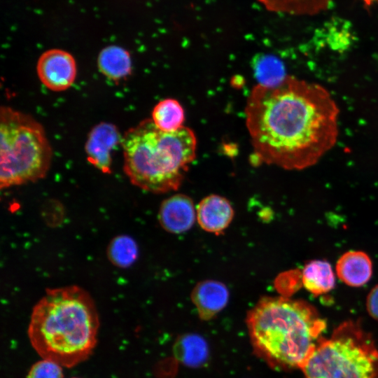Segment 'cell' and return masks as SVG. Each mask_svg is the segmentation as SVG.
I'll return each mask as SVG.
<instances>
[{
  "mask_svg": "<svg viewBox=\"0 0 378 378\" xmlns=\"http://www.w3.org/2000/svg\"><path fill=\"white\" fill-rule=\"evenodd\" d=\"M99 327L93 299L74 285L46 290L33 307L27 333L43 359L71 368L91 355Z\"/></svg>",
  "mask_w": 378,
  "mask_h": 378,
  "instance_id": "obj_2",
  "label": "cell"
},
{
  "mask_svg": "<svg viewBox=\"0 0 378 378\" xmlns=\"http://www.w3.org/2000/svg\"><path fill=\"white\" fill-rule=\"evenodd\" d=\"M107 253L113 265L125 267L131 265L136 259L138 248L132 238L120 235L111 241Z\"/></svg>",
  "mask_w": 378,
  "mask_h": 378,
  "instance_id": "obj_18",
  "label": "cell"
},
{
  "mask_svg": "<svg viewBox=\"0 0 378 378\" xmlns=\"http://www.w3.org/2000/svg\"><path fill=\"white\" fill-rule=\"evenodd\" d=\"M302 284L314 295L330 291L335 286V275L330 264L316 260L307 263L302 271Z\"/></svg>",
  "mask_w": 378,
  "mask_h": 378,
  "instance_id": "obj_14",
  "label": "cell"
},
{
  "mask_svg": "<svg viewBox=\"0 0 378 378\" xmlns=\"http://www.w3.org/2000/svg\"><path fill=\"white\" fill-rule=\"evenodd\" d=\"M253 69L258 84L265 86L276 85L287 76L281 61L270 55L257 56L253 59Z\"/></svg>",
  "mask_w": 378,
  "mask_h": 378,
  "instance_id": "obj_17",
  "label": "cell"
},
{
  "mask_svg": "<svg viewBox=\"0 0 378 378\" xmlns=\"http://www.w3.org/2000/svg\"><path fill=\"white\" fill-rule=\"evenodd\" d=\"M196 212L192 200L183 194L174 195L161 204L158 218L162 227L172 233L188 231L194 224Z\"/></svg>",
  "mask_w": 378,
  "mask_h": 378,
  "instance_id": "obj_9",
  "label": "cell"
},
{
  "mask_svg": "<svg viewBox=\"0 0 378 378\" xmlns=\"http://www.w3.org/2000/svg\"><path fill=\"white\" fill-rule=\"evenodd\" d=\"M120 144L124 172L130 182L144 190L163 193L179 188L196 157L197 142L188 127L164 132L146 119L130 128Z\"/></svg>",
  "mask_w": 378,
  "mask_h": 378,
  "instance_id": "obj_4",
  "label": "cell"
},
{
  "mask_svg": "<svg viewBox=\"0 0 378 378\" xmlns=\"http://www.w3.org/2000/svg\"><path fill=\"white\" fill-rule=\"evenodd\" d=\"M371 1H372V0H368V2Z\"/></svg>",
  "mask_w": 378,
  "mask_h": 378,
  "instance_id": "obj_23",
  "label": "cell"
},
{
  "mask_svg": "<svg viewBox=\"0 0 378 378\" xmlns=\"http://www.w3.org/2000/svg\"><path fill=\"white\" fill-rule=\"evenodd\" d=\"M304 378H378V349L359 323H341L301 369Z\"/></svg>",
  "mask_w": 378,
  "mask_h": 378,
  "instance_id": "obj_6",
  "label": "cell"
},
{
  "mask_svg": "<svg viewBox=\"0 0 378 378\" xmlns=\"http://www.w3.org/2000/svg\"><path fill=\"white\" fill-rule=\"evenodd\" d=\"M122 137L117 127L110 122H102L90 132L85 145L88 162L102 172L108 174L111 171L113 150Z\"/></svg>",
  "mask_w": 378,
  "mask_h": 378,
  "instance_id": "obj_8",
  "label": "cell"
},
{
  "mask_svg": "<svg viewBox=\"0 0 378 378\" xmlns=\"http://www.w3.org/2000/svg\"><path fill=\"white\" fill-rule=\"evenodd\" d=\"M150 119L159 130L174 132L184 126V109L176 99L167 98L155 104Z\"/></svg>",
  "mask_w": 378,
  "mask_h": 378,
  "instance_id": "obj_15",
  "label": "cell"
},
{
  "mask_svg": "<svg viewBox=\"0 0 378 378\" xmlns=\"http://www.w3.org/2000/svg\"><path fill=\"white\" fill-rule=\"evenodd\" d=\"M27 378H63L62 366L42 358L31 366Z\"/></svg>",
  "mask_w": 378,
  "mask_h": 378,
  "instance_id": "obj_20",
  "label": "cell"
},
{
  "mask_svg": "<svg viewBox=\"0 0 378 378\" xmlns=\"http://www.w3.org/2000/svg\"><path fill=\"white\" fill-rule=\"evenodd\" d=\"M75 378V377H74Z\"/></svg>",
  "mask_w": 378,
  "mask_h": 378,
  "instance_id": "obj_24",
  "label": "cell"
},
{
  "mask_svg": "<svg viewBox=\"0 0 378 378\" xmlns=\"http://www.w3.org/2000/svg\"><path fill=\"white\" fill-rule=\"evenodd\" d=\"M246 323L255 351L279 369H302L326 329L312 304L284 296L260 299L248 312Z\"/></svg>",
  "mask_w": 378,
  "mask_h": 378,
  "instance_id": "obj_3",
  "label": "cell"
},
{
  "mask_svg": "<svg viewBox=\"0 0 378 378\" xmlns=\"http://www.w3.org/2000/svg\"><path fill=\"white\" fill-rule=\"evenodd\" d=\"M177 356L186 364L195 366L206 358L207 346L203 339L197 335H188L176 345Z\"/></svg>",
  "mask_w": 378,
  "mask_h": 378,
  "instance_id": "obj_19",
  "label": "cell"
},
{
  "mask_svg": "<svg viewBox=\"0 0 378 378\" xmlns=\"http://www.w3.org/2000/svg\"><path fill=\"white\" fill-rule=\"evenodd\" d=\"M97 66L105 77L113 81H119L130 75L132 59L129 52L125 48L108 46L99 53Z\"/></svg>",
  "mask_w": 378,
  "mask_h": 378,
  "instance_id": "obj_13",
  "label": "cell"
},
{
  "mask_svg": "<svg viewBox=\"0 0 378 378\" xmlns=\"http://www.w3.org/2000/svg\"><path fill=\"white\" fill-rule=\"evenodd\" d=\"M244 112L253 156L259 163L304 169L337 140L340 109L330 92L294 76L274 86L255 85Z\"/></svg>",
  "mask_w": 378,
  "mask_h": 378,
  "instance_id": "obj_1",
  "label": "cell"
},
{
  "mask_svg": "<svg viewBox=\"0 0 378 378\" xmlns=\"http://www.w3.org/2000/svg\"><path fill=\"white\" fill-rule=\"evenodd\" d=\"M279 292L282 296L289 298V295L296 292L302 284V272L291 270L282 274L278 279Z\"/></svg>",
  "mask_w": 378,
  "mask_h": 378,
  "instance_id": "obj_21",
  "label": "cell"
},
{
  "mask_svg": "<svg viewBox=\"0 0 378 378\" xmlns=\"http://www.w3.org/2000/svg\"><path fill=\"white\" fill-rule=\"evenodd\" d=\"M234 216L233 208L225 197L210 195L199 203L196 217L200 226L205 231L216 234L223 232Z\"/></svg>",
  "mask_w": 378,
  "mask_h": 378,
  "instance_id": "obj_10",
  "label": "cell"
},
{
  "mask_svg": "<svg viewBox=\"0 0 378 378\" xmlns=\"http://www.w3.org/2000/svg\"><path fill=\"white\" fill-rule=\"evenodd\" d=\"M336 272L339 279L349 286L359 287L371 278L372 264L363 251H349L338 259Z\"/></svg>",
  "mask_w": 378,
  "mask_h": 378,
  "instance_id": "obj_12",
  "label": "cell"
},
{
  "mask_svg": "<svg viewBox=\"0 0 378 378\" xmlns=\"http://www.w3.org/2000/svg\"><path fill=\"white\" fill-rule=\"evenodd\" d=\"M366 304L370 315L378 321V284L369 293Z\"/></svg>",
  "mask_w": 378,
  "mask_h": 378,
  "instance_id": "obj_22",
  "label": "cell"
},
{
  "mask_svg": "<svg viewBox=\"0 0 378 378\" xmlns=\"http://www.w3.org/2000/svg\"><path fill=\"white\" fill-rule=\"evenodd\" d=\"M331 0H258L268 10L294 15H314L326 9Z\"/></svg>",
  "mask_w": 378,
  "mask_h": 378,
  "instance_id": "obj_16",
  "label": "cell"
},
{
  "mask_svg": "<svg viewBox=\"0 0 378 378\" xmlns=\"http://www.w3.org/2000/svg\"><path fill=\"white\" fill-rule=\"evenodd\" d=\"M0 187L36 181L48 172L52 150L32 116L8 106L0 110Z\"/></svg>",
  "mask_w": 378,
  "mask_h": 378,
  "instance_id": "obj_5",
  "label": "cell"
},
{
  "mask_svg": "<svg viewBox=\"0 0 378 378\" xmlns=\"http://www.w3.org/2000/svg\"><path fill=\"white\" fill-rule=\"evenodd\" d=\"M36 72L40 81L48 89L62 92L74 83L77 73L76 62L69 52L52 48L41 55Z\"/></svg>",
  "mask_w": 378,
  "mask_h": 378,
  "instance_id": "obj_7",
  "label": "cell"
},
{
  "mask_svg": "<svg viewBox=\"0 0 378 378\" xmlns=\"http://www.w3.org/2000/svg\"><path fill=\"white\" fill-rule=\"evenodd\" d=\"M191 299L200 318L209 320L226 306L229 292L223 283L205 280L195 286L191 293Z\"/></svg>",
  "mask_w": 378,
  "mask_h": 378,
  "instance_id": "obj_11",
  "label": "cell"
}]
</instances>
